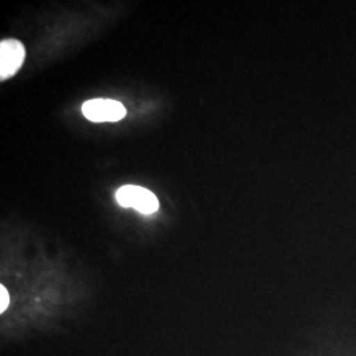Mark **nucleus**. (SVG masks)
<instances>
[{"label": "nucleus", "mask_w": 356, "mask_h": 356, "mask_svg": "<svg viewBox=\"0 0 356 356\" xmlns=\"http://www.w3.org/2000/svg\"><path fill=\"white\" fill-rule=\"evenodd\" d=\"M115 198L122 207H132L143 214H153L159 210V200L152 191L136 186L124 185L118 189Z\"/></svg>", "instance_id": "1"}, {"label": "nucleus", "mask_w": 356, "mask_h": 356, "mask_svg": "<svg viewBox=\"0 0 356 356\" xmlns=\"http://www.w3.org/2000/svg\"><path fill=\"white\" fill-rule=\"evenodd\" d=\"M82 114L94 123H114L122 120L127 111L122 103L114 99H91L83 103Z\"/></svg>", "instance_id": "2"}, {"label": "nucleus", "mask_w": 356, "mask_h": 356, "mask_svg": "<svg viewBox=\"0 0 356 356\" xmlns=\"http://www.w3.org/2000/svg\"><path fill=\"white\" fill-rule=\"evenodd\" d=\"M26 49L17 40L8 38L0 42V78L1 81L13 76L24 63Z\"/></svg>", "instance_id": "3"}, {"label": "nucleus", "mask_w": 356, "mask_h": 356, "mask_svg": "<svg viewBox=\"0 0 356 356\" xmlns=\"http://www.w3.org/2000/svg\"><path fill=\"white\" fill-rule=\"evenodd\" d=\"M0 297H1V306H0V312L3 313L6 309H7V306H8V302H10V297H8V292L6 291V288L1 285L0 286Z\"/></svg>", "instance_id": "4"}]
</instances>
